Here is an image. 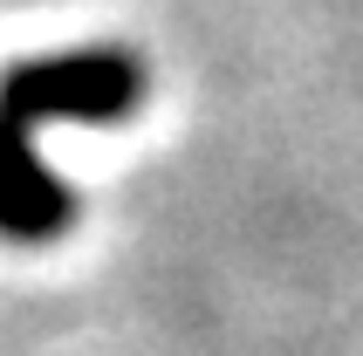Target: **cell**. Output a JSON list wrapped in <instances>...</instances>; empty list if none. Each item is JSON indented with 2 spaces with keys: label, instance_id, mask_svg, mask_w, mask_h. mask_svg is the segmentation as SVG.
I'll list each match as a JSON object with an SVG mask.
<instances>
[{
  "label": "cell",
  "instance_id": "cell-1",
  "mask_svg": "<svg viewBox=\"0 0 363 356\" xmlns=\"http://www.w3.org/2000/svg\"><path fill=\"white\" fill-rule=\"evenodd\" d=\"M144 103V62H130L123 48H62V55L7 62L0 69V117L41 123H123Z\"/></svg>",
  "mask_w": 363,
  "mask_h": 356
},
{
  "label": "cell",
  "instance_id": "cell-2",
  "mask_svg": "<svg viewBox=\"0 0 363 356\" xmlns=\"http://www.w3.org/2000/svg\"><path fill=\"white\" fill-rule=\"evenodd\" d=\"M69 219H76V192L35 158L28 123L0 117V240L48 247V240L69 233Z\"/></svg>",
  "mask_w": 363,
  "mask_h": 356
}]
</instances>
